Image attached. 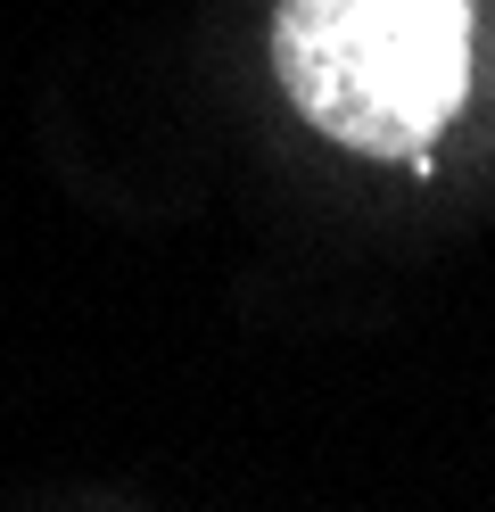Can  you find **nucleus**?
Returning <instances> with one entry per match:
<instances>
[{
    "label": "nucleus",
    "mask_w": 495,
    "mask_h": 512,
    "mask_svg": "<svg viewBox=\"0 0 495 512\" xmlns=\"http://www.w3.org/2000/svg\"><path fill=\"white\" fill-rule=\"evenodd\" d=\"M273 67L314 133L421 166L471 100V0H281Z\"/></svg>",
    "instance_id": "nucleus-1"
}]
</instances>
